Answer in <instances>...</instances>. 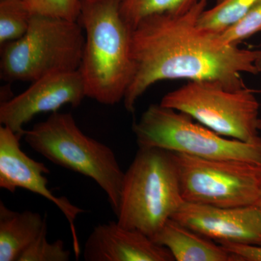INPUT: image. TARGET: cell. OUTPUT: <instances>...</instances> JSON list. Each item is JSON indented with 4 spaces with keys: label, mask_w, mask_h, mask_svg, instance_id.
Here are the masks:
<instances>
[{
    "label": "cell",
    "mask_w": 261,
    "mask_h": 261,
    "mask_svg": "<svg viewBox=\"0 0 261 261\" xmlns=\"http://www.w3.org/2000/svg\"><path fill=\"white\" fill-rule=\"evenodd\" d=\"M22 136L8 127L0 126V187L14 193L17 189L34 192L47 199L64 214L69 223L75 257H80L81 247L75 231V220L85 211L65 197H56L47 187L49 170L44 163L29 157L20 148Z\"/></svg>",
    "instance_id": "10"
},
{
    "label": "cell",
    "mask_w": 261,
    "mask_h": 261,
    "mask_svg": "<svg viewBox=\"0 0 261 261\" xmlns=\"http://www.w3.org/2000/svg\"><path fill=\"white\" fill-rule=\"evenodd\" d=\"M233 257V261H261L260 245L220 244Z\"/></svg>",
    "instance_id": "21"
},
{
    "label": "cell",
    "mask_w": 261,
    "mask_h": 261,
    "mask_svg": "<svg viewBox=\"0 0 261 261\" xmlns=\"http://www.w3.org/2000/svg\"><path fill=\"white\" fill-rule=\"evenodd\" d=\"M171 219L216 243L261 246L257 205L221 207L184 202Z\"/></svg>",
    "instance_id": "11"
},
{
    "label": "cell",
    "mask_w": 261,
    "mask_h": 261,
    "mask_svg": "<svg viewBox=\"0 0 261 261\" xmlns=\"http://www.w3.org/2000/svg\"><path fill=\"white\" fill-rule=\"evenodd\" d=\"M78 22L85 35L79 70L87 97L113 106L123 100L134 74L132 27L121 0H80Z\"/></svg>",
    "instance_id": "2"
},
{
    "label": "cell",
    "mask_w": 261,
    "mask_h": 261,
    "mask_svg": "<svg viewBox=\"0 0 261 261\" xmlns=\"http://www.w3.org/2000/svg\"><path fill=\"white\" fill-rule=\"evenodd\" d=\"M27 90L3 101L0 123L23 137V126L43 113L58 112L63 106L78 107L86 95L80 70L45 75L32 82Z\"/></svg>",
    "instance_id": "9"
},
{
    "label": "cell",
    "mask_w": 261,
    "mask_h": 261,
    "mask_svg": "<svg viewBox=\"0 0 261 261\" xmlns=\"http://www.w3.org/2000/svg\"><path fill=\"white\" fill-rule=\"evenodd\" d=\"M260 0H216L212 8L205 9L198 25L208 32L221 34L243 18Z\"/></svg>",
    "instance_id": "16"
},
{
    "label": "cell",
    "mask_w": 261,
    "mask_h": 261,
    "mask_svg": "<svg viewBox=\"0 0 261 261\" xmlns=\"http://www.w3.org/2000/svg\"><path fill=\"white\" fill-rule=\"evenodd\" d=\"M139 147H157L207 159L238 160L261 166V140L245 142L223 137L186 113L149 106L132 126Z\"/></svg>",
    "instance_id": "6"
},
{
    "label": "cell",
    "mask_w": 261,
    "mask_h": 261,
    "mask_svg": "<svg viewBox=\"0 0 261 261\" xmlns=\"http://www.w3.org/2000/svg\"><path fill=\"white\" fill-rule=\"evenodd\" d=\"M255 205H257V207H259V208L261 210V183H260V191H259V195H258V198H257L256 204H255Z\"/></svg>",
    "instance_id": "22"
},
{
    "label": "cell",
    "mask_w": 261,
    "mask_h": 261,
    "mask_svg": "<svg viewBox=\"0 0 261 261\" xmlns=\"http://www.w3.org/2000/svg\"><path fill=\"white\" fill-rule=\"evenodd\" d=\"M32 15L25 0H0V44L23 37Z\"/></svg>",
    "instance_id": "17"
},
{
    "label": "cell",
    "mask_w": 261,
    "mask_h": 261,
    "mask_svg": "<svg viewBox=\"0 0 261 261\" xmlns=\"http://www.w3.org/2000/svg\"><path fill=\"white\" fill-rule=\"evenodd\" d=\"M261 32V0L236 23L219 34L228 44L239 45L245 39Z\"/></svg>",
    "instance_id": "19"
},
{
    "label": "cell",
    "mask_w": 261,
    "mask_h": 261,
    "mask_svg": "<svg viewBox=\"0 0 261 261\" xmlns=\"http://www.w3.org/2000/svg\"><path fill=\"white\" fill-rule=\"evenodd\" d=\"M46 227L39 213L12 211L0 201V261H18Z\"/></svg>",
    "instance_id": "14"
},
{
    "label": "cell",
    "mask_w": 261,
    "mask_h": 261,
    "mask_svg": "<svg viewBox=\"0 0 261 261\" xmlns=\"http://www.w3.org/2000/svg\"><path fill=\"white\" fill-rule=\"evenodd\" d=\"M84 42L78 21L33 14L23 37L1 45V78L33 82L53 73L78 70Z\"/></svg>",
    "instance_id": "5"
},
{
    "label": "cell",
    "mask_w": 261,
    "mask_h": 261,
    "mask_svg": "<svg viewBox=\"0 0 261 261\" xmlns=\"http://www.w3.org/2000/svg\"><path fill=\"white\" fill-rule=\"evenodd\" d=\"M160 104L186 113L228 138L245 142L261 140L257 122L260 104L246 87L231 89L211 81H189L165 94Z\"/></svg>",
    "instance_id": "7"
},
{
    "label": "cell",
    "mask_w": 261,
    "mask_h": 261,
    "mask_svg": "<svg viewBox=\"0 0 261 261\" xmlns=\"http://www.w3.org/2000/svg\"><path fill=\"white\" fill-rule=\"evenodd\" d=\"M86 261H173L171 252L138 230L117 221L97 225L84 245Z\"/></svg>",
    "instance_id": "12"
},
{
    "label": "cell",
    "mask_w": 261,
    "mask_h": 261,
    "mask_svg": "<svg viewBox=\"0 0 261 261\" xmlns=\"http://www.w3.org/2000/svg\"><path fill=\"white\" fill-rule=\"evenodd\" d=\"M32 14L78 21L80 0H25Z\"/></svg>",
    "instance_id": "20"
},
{
    "label": "cell",
    "mask_w": 261,
    "mask_h": 261,
    "mask_svg": "<svg viewBox=\"0 0 261 261\" xmlns=\"http://www.w3.org/2000/svg\"><path fill=\"white\" fill-rule=\"evenodd\" d=\"M47 228L43 230L37 240L23 252L18 261H68L70 250L64 249L61 240L49 243L47 240Z\"/></svg>",
    "instance_id": "18"
},
{
    "label": "cell",
    "mask_w": 261,
    "mask_h": 261,
    "mask_svg": "<svg viewBox=\"0 0 261 261\" xmlns=\"http://www.w3.org/2000/svg\"><path fill=\"white\" fill-rule=\"evenodd\" d=\"M166 247L176 261H233L220 244L170 219L152 238Z\"/></svg>",
    "instance_id": "13"
},
{
    "label": "cell",
    "mask_w": 261,
    "mask_h": 261,
    "mask_svg": "<svg viewBox=\"0 0 261 261\" xmlns=\"http://www.w3.org/2000/svg\"><path fill=\"white\" fill-rule=\"evenodd\" d=\"M200 0H121V12L133 29L141 20L156 14L180 15L190 11Z\"/></svg>",
    "instance_id": "15"
},
{
    "label": "cell",
    "mask_w": 261,
    "mask_h": 261,
    "mask_svg": "<svg viewBox=\"0 0 261 261\" xmlns=\"http://www.w3.org/2000/svg\"><path fill=\"white\" fill-rule=\"evenodd\" d=\"M173 154L184 202L221 207L256 204L261 183L260 165Z\"/></svg>",
    "instance_id": "8"
},
{
    "label": "cell",
    "mask_w": 261,
    "mask_h": 261,
    "mask_svg": "<svg viewBox=\"0 0 261 261\" xmlns=\"http://www.w3.org/2000/svg\"><path fill=\"white\" fill-rule=\"evenodd\" d=\"M34 151L54 164L92 178L117 214L124 171L108 146L86 135L70 113H51L23 134Z\"/></svg>",
    "instance_id": "4"
},
{
    "label": "cell",
    "mask_w": 261,
    "mask_h": 261,
    "mask_svg": "<svg viewBox=\"0 0 261 261\" xmlns=\"http://www.w3.org/2000/svg\"><path fill=\"white\" fill-rule=\"evenodd\" d=\"M183 202L173 152L139 147L124 172L117 222L152 238Z\"/></svg>",
    "instance_id": "3"
},
{
    "label": "cell",
    "mask_w": 261,
    "mask_h": 261,
    "mask_svg": "<svg viewBox=\"0 0 261 261\" xmlns=\"http://www.w3.org/2000/svg\"><path fill=\"white\" fill-rule=\"evenodd\" d=\"M255 65H256L257 69L258 70L259 73H261V56L260 58L257 60Z\"/></svg>",
    "instance_id": "23"
},
{
    "label": "cell",
    "mask_w": 261,
    "mask_h": 261,
    "mask_svg": "<svg viewBox=\"0 0 261 261\" xmlns=\"http://www.w3.org/2000/svg\"><path fill=\"white\" fill-rule=\"evenodd\" d=\"M207 2L200 0L183 14L150 15L133 29L135 74L123 100L128 112L133 113L138 99L161 81H211L239 89L245 87L242 73H259L255 63L261 50L228 44L219 34L199 27Z\"/></svg>",
    "instance_id": "1"
}]
</instances>
